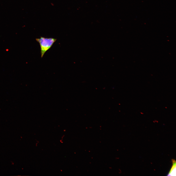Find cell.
I'll return each instance as SVG.
<instances>
[{
	"mask_svg": "<svg viewBox=\"0 0 176 176\" xmlns=\"http://www.w3.org/2000/svg\"><path fill=\"white\" fill-rule=\"evenodd\" d=\"M56 40L54 38H46L42 36L39 38L36 39L40 46L41 58L43 57L46 52L51 48Z\"/></svg>",
	"mask_w": 176,
	"mask_h": 176,
	"instance_id": "obj_1",
	"label": "cell"
},
{
	"mask_svg": "<svg viewBox=\"0 0 176 176\" xmlns=\"http://www.w3.org/2000/svg\"><path fill=\"white\" fill-rule=\"evenodd\" d=\"M172 165L170 169L168 176H176V161L174 159H172Z\"/></svg>",
	"mask_w": 176,
	"mask_h": 176,
	"instance_id": "obj_2",
	"label": "cell"
}]
</instances>
